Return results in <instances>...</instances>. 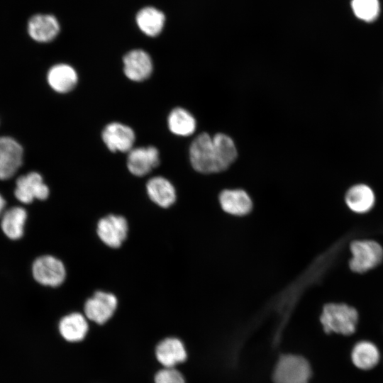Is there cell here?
I'll list each match as a JSON object with an SVG mask.
<instances>
[{
  "mask_svg": "<svg viewBox=\"0 0 383 383\" xmlns=\"http://www.w3.org/2000/svg\"><path fill=\"white\" fill-rule=\"evenodd\" d=\"M167 16L163 11L146 6L139 9L135 16V23L140 33L147 38L160 36L165 28Z\"/></svg>",
  "mask_w": 383,
  "mask_h": 383,
  "instance_id": "cell-14",
  "label": "cell"
},
{
  "mask_svg": "<svg viewBox=\"0 0 383 383\" xmlns=\"http://www.w3.org/2000/svg\"><path fill=\"white\" fill-rule=\"evenodd\" d=\"M351 9L358 19L372 23L379 15L380 4L379 0H352Z\"/></svg>",
  "mask_w": 383,
  "mask_h": 383,
  "instance_id": "cell-25",
  "label": "cell"
},
{
  "mask_svg": "<svg viewBox=\"0 0 383 383\" xmlns=\"http://www.w3.org/2000/svg\"><path fill=\"white\" fill-rule=\"evenodd\" d=\"M59 19L52 13H38L28 22V33L35 42L48 43L56 39L61 33Z\"/></svg>",
  "mask_w": 383,
  "mask_h": 383,
  "instance_id": "cell-12",
  "label": "cell"
},
{
  "mask_svg": "<svg viewBox=\"0 0 383 383\" xmlns=\"http://www.w3.org/2000/svg\"><path fill=\"white\" fill-rule=\"evenodd\" d=\"M344 200L352 212L363 214L373 209L376 203V195L367 184H356L347 190Z\"/></svg>",
  "mask_w": 383,
  "mask_h": 383,
  "instance_id": "cell-16",
  "label": "cell"
},
{
  "mask_svg": "<svg viewBox=\"0 0 383 383\" xmlns=\"http://www.w3.org/2000/svg\"><path fill=\"white\" fill-rule=\"evenodd\" d=\"M117 305V298L113 294L97 291L86 301L84 313L89 320L103 324L113 316Z\"/></svg>",
  "mask_w": 383,
  "mask_h": 383,
  "instance_id": "cell-11",
  "label": "cell"
},
{
  "mask_svg": "<svg viewBox=\"0 0 383 383\" xmlns=\"http://www.w3.org/2000/svg\"><path fill=\"white\" fill-rule=\"evenodd\" d=\"M59 330L65 340L77 342L85 337L88 331V323L82 314L77 312L72 313L60 320Z\"/></svg>",
  "mask_w": 383,
  "mask_h": 383,
  "instance_id": "cell-22",
  "label": "cell"
},
{
  "mask_svg": "<svg viewBox=\"0 0 383 383\" xmlns=\"http://www.w3.org/2000/svg\"><path fill=\"white\" fill-rule=\"evenodd\" d=\"M123 72L133 82H143L148 79L153 71L150 55L142 48L131 49L123 57Z\"/></svg>",
  "mask_w": 383,
  "mask_h": 383,
  "instance_id": "cell-8",
  "label": "cell"
},
{
  "mask_svg": "<svg viewBox=\"0 0 383 383\" xmlns=\"http://www.w3.org/2000/svg\"><path fill=\"white\" fill-rule=\"evenodd\" d=\"M350 252L349 267L357 274L367 272L383 260V247L374 240H355L350 244Z\"/></svg>",
  "mask_w": 383,
  "mask_h": 383,
  "instance_id": "cell-2",
  "label": "cell"
},
{
  "mask_svg": "<svg viewBox=\"0 0 383 383\" xmlns=\"http://www.w3.org/2000/svg\"><path fill=\"white\" fill-rule=\"evenodd\" d=\"M128 233L126 219L121 216L109 214L100 218L96 233L101 241L111 248H118L126 240Z\"/></svg>",
  "mask_w": 383,
  "mask_h": 383,
  "instance_id": "cell-6",
  "label": "cell"
},
{
  "mask_svg": "<svg viewBox=\"0 0 383 383\" xmlns=\"http://www.w3.org/2000/svg\"><path fill=\"white\" fill-rule=\"evenodd\" d=\"M218 172L228 169L234 162L238 151L233 140L228 135L218 133L212 136Z\"/></svg>",
  "mask_w": 383,
  "mask_h": 383,
  "instance_id": "cell-20",
  "label": "cell"
},
{
  "mask_svg": "<svg viewBox=\"0 0 383 383\" xmlns=\"http://www.w3.org/2000/svg\"><path fill=\"white\" fill-rule=\"evenodd\" d=\"M311 370L301 356L284 355L278 360L273 374L274 383H309Z\"/></svg>",
  "mask_w": 383,
  "mask_h": 383,
  "instance_id": "cell-4",
  "label": "cell"
},
{
  "mask_svg": "<svg viewBox=\"0 0 383 383\" xmlns=\"http://www.w3.org/2000/svg\"><path fill=\"white\" fill-rule=\"evenodd\" d=\"M101 139L110 151L128 153L134 148L135 134L130 126L120 122H111L104 128Z\"/></svg>",
  "mask_w": 383,
  "mask_h": 383,
  "instance_id": "cell-9",
  "label": "cell"
},
{
  "mask_svg": "<svg viewBox=\"0 0 383 383\" xmlns=\"http://www.w3.org/2000/svg\"><path fill=\"white\" fill-rule=\"evenodd\" d=\"M47 82L50 87L55 92L67 94L77 86L78 74L70 65L57 63L48 71Z\"/></svg>",
  "mask_w": 383,
  "mask_h": 383,
  "instance_id": "cell-15",
  "label": "cell"
},
{
  "mask_svg": "<svg viewBox=\"0 0 383 383\" xmlns=\"http://www.w3.org/2000/svg\"><path fill=\"white\" fill-rule=\"evenodd\" d=\"M189 156L192 167L204 174L218 172L212 136L207 133L199 134L192 142Z\"/></svg>",
  "mask_w": 383,
  "mask_h": 383,
  "instance_id": "cell-3",
  "label": "cell"
},
{
  "mask_svg": "<svg viewBox=\"0 0 383 383\" xmlns=\"http://www.w3.org/2000/svg\"><path fill=\"white\" fill-rule=\"evenodd\" d=\"M5 204H6V201L4 199V198L1 196V195L0 194V215L3 211Z\"/></svg>",
  "mask_w": 383,
  "mask_h": 383,
  "instance_id": "cell-27",
  "label": "cell"
},
{
  "mask_svg": "<svg viewBox=\"0 0 383 383\" xmlns=\"http://www.w3.org/2000/svg\"><path fill=\"white\" fill-rule=\"evenodd\" d=\"M160 162V152L154 146L133 148L128 152L127 168L134 176L143 177Z\"/></svg>",
  "mask_w": 383,
  "mask_h": 383,
  "instance_id": "cell-13",
  "label": "cell"
},
{
  "mask_svg": "<svg viewBox=\"0 0 383 383\" xmlns=\"http://www.w3.org/2000/svg\"><path fill=\"white\" fill-rule=\"evenodd\" d=\"M358 318V312L353 306L328 303L323 306L320 320L326 333L350 335L355 331Z\"/></svg>",
  "mask_w": 383,
  "mask_h": 383,
  "instance_id": "cell-1",
  "label": "cell"
},
{
  "mask_svg": "<svg viewBox=\"0 0 383 383\" xmlns=\"http://www.w3.org/2000/svg\"><path fill=\"white\" fill-rule=\"evenodd\" d=\"M155 383H185L181 373L172 367L160 370L155 377Z\"/></svg>",
  "mask_w": 383,
  "mask_h": 383,
  "instance_id": "cell-26",
  "label": "cell"
},
{
  "mask_svg": "<svg viewBox=\"0 0 383 383\" xmlns=\"http://www.w3.org/2000/svg\"><path fill=\"white\" fill-rule=\"evenodd\" d=\"M158 361L165 367H173L186 360L187 353L177 338H169L161 341L156 348Z\"/></svg>",
  "mask_w": 383,
  "mask_h": 383,
  "instance_id": "cell-19",
  "label": "cell"
},
{
  "mask_svg": "<svg viewBox=\"0 0 383 383\" xmlns=\"http://www.w3.org/2000/svg\"><path fill=\"white\" fill-rule=\"evenodd\" d=\"M167 126L172 134L187 137L195 132L196 121L188 110L182 107H176L168 115Z\"/></svg>",
  "mask_w": 383,
  "mask_h": 383,
  "instance_id": "cell-21",
  "label": "cell"
},
{
  "mask_svg": "<svg viewBox=\"0 0 383 383\" xmlns=\"http://www.w3.org/2000/svg\"><path fill=\"white\" fill-rule=\"evenodd\" d=\"M219 201L223 211L234 216L246 215L252 206L248 194L239 189L223 190L220 194Z\"/></svg>",
  "mask_w": 383,
  "mask_h": 383,
  "instance_id": "cell-18",
  "label": "cell"
},
{
  "mask_svg": "<svg viewBox=\"0 0 383 383\" xmlns=\"http://www.w3.org/2000/svg\"><path fill=\"white\" fill-rule=\"evenodd\" d=\"M23 161L21 145L10 136H0V179L11 178L21 167Z\"/></svg>",
  "mask_w": 383,
  "mask_h": 383,
  "instance_id": "cell-7",
  "label": "cell"
},
{
  "mask_svg": "<svg viewBox=\"0 0 383 383\" xmlns=\"http://www.w3.org/2000/svg\"><path fill=\"white\" fill-rule=\"evenodd\" d=\"M26 218L27 212L23 208L20 206L12 207L6 211L2 216L1 221V229L10 239H19L23 235Z\"/></svg>",
  "mask_w": 383,
  "mask_h": 383,
  "instance_id": "cell-23",
  "label": "cell"
},
{
  "mask_svg": "<svg viewBox=\"0 0 383 383\" xmlns=\"http://www.w3.org/2000/svg\"><path fill=\"white\" fill-rule=\"evenodd\" d=\"M380 354L377 346L370 341H360L353 348L351 358L357 368L368 370L379 361Z\"/></svg>",
  "mask_w": 383,
  "mask_h": 383,
  "instance_id": "cell-24",
  "label": "cell"
},
{
  "mask_svg": "<svg viewBox=\"0 0 383 383\" xmlns=\"http://www.w3.org/2000/svg\"><path fill=\"white\" fill-rule=\"evenodd\" d=\"M32 273L37 282L52 287L61 285L67 275L64 263L49 255H42L33 262Z\"/></svg>",
  "mask_w": 383,
  "mask_h": 383,
  "instance_id": "cell-5",
  "label": "cell"
},
{
  "mask_svg": "<svg viewBox=\"0 0 383 383\" xmlns=\"http://www.w3.org/2000/svg\"><path fill=\"white\" fill-rule=\"evenodd\" d=\"M146 192L149 199L162 208H169L175 202L177 198L174 185L162 176L153 177L148 181Z\"/></svg>",
  "mask_w": 383,
  "mask_h": 383,
  "instance_id": "cell-17",
  "label": "cell"
},
{
  "mask_svg": "<svg viewBox=\"0 0 383 383\" xmlns=\"http://www.w3.org/2000/svg\"><path fill=\"white\" fill-rule=\"evenodd\" d=\"M14 195L23 204H30L34 199L45 200L50 193L43 177L36 172H30L19 177L16 182Z\"/></svg>",
  "mask_w": 383,
  "mask_h": 383,
  "instance_id": "cell-10",
  "label": "cell"
}]
</instances>
